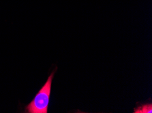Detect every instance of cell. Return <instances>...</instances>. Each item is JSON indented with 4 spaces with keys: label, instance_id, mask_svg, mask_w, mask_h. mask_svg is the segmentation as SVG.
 I'll return each instance as SVG.
<instances>
[{
    "label": "cell",
    "instance_id": "cell-1",
    "mask_svg": "<svg viewBox=\"0 0 152 113\" xmlns=\"http://www.w3.org/2000/svg\"><path fill=\"white\" fill-rule=\"evenodd\" d=\"M56 69L50 74L45 85H43L31 102L25 107V112L28 113H47L49 108L52 81Z\"/></svg>",
    "mask_w": 152,
    "mask_h": 113
},
{
    "label": "cell",
    "instance_id": "cell-2",
    "mask_svg": "<svg viewBox=\"0 0 152 113\" xmlns=\"http://www.w3.org/2000/svg\"><path fill=\"white\" fill-rule=\"evenodd\" d=\"M152 112V104H145L140 107L135 108L134 113H151Z\"/></svg>",
    "mask_w": 152,
    "mask_h": 113
}]
</instances>
